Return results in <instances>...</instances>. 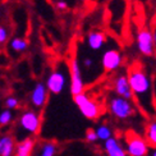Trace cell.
<instances>
[{"instance_id": "obj_1", "label": "cell", "mask_w": 156, "mask_h": 156, "mask_svg": "<svg viewBox=\"0 0 156 156\" xmlns=\"http://www.w3.org/2000/svg\"><path fill=\"white\" fill-rule=\"evenodd\" d=\"M128 80L131 84L133 99L141 109V112L147 116L156 114V105L154 97V81L144 68L134 67L129 69Z\"/></svg>"}, {"instance_id": "obj_2", "label": "cell", "mask_w": 156, "mask_h": 156, "mask_svg": "<svg viewBox=\"0 0 156 156\" xmlns=\"http://www.w3.org/2000/svg\"><path fill=\"white\" fill-rule=\"evenodd\" d=\"M110 114L118 120H127L136 114V106L132 100H127L120 96H112L108 102Z\"/></svg>"}, {"instance_id": "obj_3", "label": "cell", "mask_w": 156, "mask_h": 156, "mask_svg": "<svg viewBox=\"0 0 156 156\" xmlns=\"http://www.w3.org/2000/svg\"><path fill=\"white\" fill-rule=\"evenodd\" d=\"M73 100L84 118H87L90 120H95L100 116V114H101L100 104L95 101L94 99H91L87 94L83 92L81 95H77L73 97Z\"/></svg>"}, {"instance_id": "obj_4", "label": "cell", "mask_w": 156, "mask_h": 156, "mask_svg": "<svg viewBox=\"0 0 156 156\" xmlns=\"http://www.w3.org/2000/svg\"><path fill=\"white\" fill-rule=\"evenodd\" d=\"M124 147L128 156H147L151 148L145 137L133 132L127 133L124 138Z\"/></svg>"}, {"instance_id": "obj_5", "label": "cell", "mask_w": 156, "mask_h": 156, "mask_svg": "<svg viewBox=\"0 0 156 156\" xmlns=\"http://www.w3.org/2000/svg\"><path fill=\"white\" fill-rule=\"evenodd\" d=\"M138 51L145 56H152L155 54V45H154V34L152 30L148 27L141 28L136 37Z\"/></svg>"}, {"instance_id": "obj_6", "label": "cell", "mask_w": 156, "mask_h": 156, "mask_svg": "<svg viewBox=\"0 0 156 156\" xmlns=\"http://www.w3.org/2000/svg\"><path fill=\"white\" fill-rule=\"evenodd\" d=\"M18 124L23 132L28 134H37L41 126L40 115L36 112H34V110H26L19 116Z\"/></svg>"}, {"instance_id": "obj_7", "label": "cell", "mask_w": 156, "mask_h": 156, "mask_svg": "<svg viewBox=\"0 0 156 156\" xmlns=\"http://www.w3.org/2000/svg\"><path fill=\"white\" fill-rule=\"evenodd\" d=\"M123 64V55L119 49L109 48L101 55V66L105 72H114L118 70Z\"/></svg>"}, {"instance_id": "obj_8", "label": "cell", "mask_w": 156, "mask_h": 156, "mask_svg": "<svg viewBox=\"0 0 156 156\" xmlns=\"http://www.w3.org/2000/svg\"><path fill=\"white\" fill-rule=\"evenodd\" d=\"M69 72H70V94L74 97L84 92V82H83L80 63H78L77 59H73L70 62Z\"/></svg>"}, {"instance_id": "obj_9", "label": "cell", "mask_w": 156, "mask_h": 156, "mask_svg": "<svg viewBox=\"0 0 156 156\" xmlns=\"http://www.w3.org/2000/svg\"><path fill=\"white\" fill-rule=\"evenodd\" d=\"M46 87L48 91L54 95L60 94L62 91L66 88V84H67V76L66 72L59 68V69H55L54 72H51L46 80Z\"/></svg>"}, {"instance_id": "obj_10", "label": "cell", "mask_w": 156, "mask_h": 156, "mask_svg": "<svg viewBox=\"0 0 156 156\" xmlns=\"http://www.w3.org/2000/svg\"><path fill=\"white\" fill-rule=\"evenodd\" d=\"M113 88L116 96L124 97L127 100H133V92L128 80V74H118L114 78Z\"/></svg>"}, {"instance_id": "obj_11", "label": "cell", "mask_w": 156, "mask_h": 156, "mask_svg": "<svg viewBox=\"0 0 156 156\" xmlns=\"http://www.w3.org/2000/svg\"><path fill=\"white\" fill-rule=\"evenodd\" d=\"M48 87L46 84L42 83V82H37L35 84L34 90L30 95V101L31 104L37 109H41L45 106V104L48 101Z\"/></svg>"}, {"instance_id": "obj_12", "label": "cell", "mask_w": 156, "mask_h": 156, "mask_svg": "<svg viewBox=\"0 0 156 156\" xmlns=\"http://www.w3.org/2000/svg\"><path fill=\"white\" fill-rule=\"evenodd\" d=\"M104 150H105L106 156H128L126 147L115 137H112L106 142H104Z\"/></svg>"}, {"instance_id": "obj_13", "label": "cell", "mask_w": 156, "mask_h": 156, "mask_svg": "<svg viewBox=\"0 0 156 156\" xmlns=\"http://www.w3.org/2000/svg\"><path fill=\"white\" fill-rule=\"evenodd\" d=\"M106 42V36L101 31H92L87 36V45L91 50H100Z\"/></svg>"}, {"instance_id": "obj_14", "label": "cell", "mask_w": 156, "mask_h": 156, "mask_svg": "<svg viewBox=\"0 0 156 156\" xmlns=\"http://www.w3.org/2000/svg\"><path fill=\"white\" fill-rule=\"evenodd\" d=\"M35 148V140L32 137H26L16 145L14 156H31Z\"/></svg>"}, {"instance_id": "obj_15", "label": "cell", "mask_w": 156, "mask_h": 156, "mask_svg": "<svg viewBox=\"0 0 156 156\" xmlns=\"http://www.w3.org/2000/svg\"><path fill=\"white\" fill-rule=\"evenodd\" d=\"M16 151L14 138L10 134L0 136V156H12Z\"/></svg>"}, {"instance_id": "obj_16", "label": "cell", "mask_w": 156, "mask_h": 156, "mask_svg": "<svg viewBox=\"0 0 156 156\" xmlns=\"http://www.w3.org/2000/svg\"><path fill=\"white\" fill-rule=\"evenodd\" d=\"M145 138L150 147H156V120H152L147 124L145 131Z\"/></svg>"}, {"instance_id": "obj_17", "label": "cell", "mask_w": 156, "mask_h": 156, "mask_svg": "<svg viewBox=\"0 0 156 156\" xmlns=\"http://www.w3.org/2000/svg\"><path fill=\"white\" fill-rule=\"evenodd\" d=\"M96 133H97V137H99V141L102 142H106L108 140H110L113 137V131L108 124H100L96 127Z\"/></svg>"}, {"instance_id": "obj_18", "label": "cell", "mask_w": 156, "mask_h": 156, "mask_svg": "<svg viewBox=\"0 0 156 156\" xmlns=\"http://www.w3.org/2000/svg\"><path fill=\"white\" fill-rule=\"evenodd\" d=\"M10 49L14 51H24L28 46V42L22 37H14L10 40Z\"/></svg>"}, {"instance_id": "obj_19", "label": "cell", "mask_w": 156, "mask_h": 156, "mask_svg": "<svg viewBox=\"0 0 156 156\" xmlns=\"http://www.w3.org/2000/svg\"><path fill=\"white\" fill-rule=\"evenodd\" d=\"M56 154V145L54 142H45L41 145V150L38 156H55Z\"/></svg>"}, {"instance_id": "obj_20", "label": "cell", "mask_w": 156, "mask_h": 156, "mask_svg": "<svg viewBox=\"0 0 156 156\" xmlns=\"http://www.w3.org/2000/svg\"><path fill=\"white\" fill-rule=\"evenodd\" d=\"M12 119H13V113H12V110L5 109V110H3V112L0 113V126H6V124H9V123L12 122Z\"/></svg>"}, {"instance_id": "obj_21", "label": "cell", "mask_w": 156, "mask_h": 156, "mask_svg": "<svg viewBox=\"0 0 156 156\" xmlns=\"http://www.w3.org/2000/svg\"><path fill=\"white\" fill-rule=\"evenodd\" d=\"M4 104H5V108L8 109V110L17 109L19 106V101H18L17 97H14V96H8L5 99V102Z\"/></svg>"}, {"instance_id": "obj_22", "label": "cell", "mask_w": 156, "mask_h": 156, "mask_svg": "<svg viewBox=\"0 0 156 156\" xmlns=\"http://www.w3.org/2000/svg\"><path fill=\"white\" fill-rule=\"evenodd\" d=\"M86 141L90 142V144H95L96 141H99V137H97V133L95 129H88L86 132Z\"/></svg>"}, {"instance_id": "obj_23", "label": "cell", "mask_w": 156, "mask_h": 156, "mask_svg": "<svg viewBox=\"0 0 156 156\" xmlns=\"http://www.w3.org/2000/svg\"><path fill=\"white\" fill-rule=\"evenodd\" d=\"M6 40H8V31L5 27L0 26V44H4Z\"/></svg>"}, {"instance_id": "obj_24", "label": "cell", "mask_w": 156, "mask_h": 156, "mask_svg": "<svg viewBox=\"0 0 156 156\" xmlns=\"http://www.w3.org/2000/svg\"><path fill=\"white\" fill-rule=\"evenodd\" d=\"M82 64H83V67H84V68L90 69L91 67L94 66V59H91V58H84V59L82 60Z\"/></svg>"}, {"instance_id": "obj_25", "label": "cell", "mask_w": 156, "mask_h": 156, "mask_svg": "<svg viewBox=\"0 0 156 156\" xmlns=\"http://www.w3.org/2000/svg\"><path fill=\"white\" fill-rule=\"evenodd\" d=\"M56 8H58V9H60V10H64V9H67V8H68V4L64 2V0H59V2L56 3Z\"/></svg>"}, {"instance_id": "obj_26", "label": "cell", "mask_w": 156, "mask_h": 156, "mask_svg": "<svg viewBox=\"0 0 156 156\" xmlns=\"http://www.w3.org/2000/svg\"><path fill=\"white\" fill-rule=\"evenodd\" d=\"M152 34H154V45H155V53H156V22H155V27L152 30Z\"/></svg>"}, {"instance_id": "obj_27", "label": "cell", "mask_w": 156, "mask_h": 156, "mask_svg": "<svg viewBox=\"0 0 156 156\" xmlns=\"http://www.w3.org/2000/svg\"><path fill=\"white\" fill-rule=\"evenodd\" d=\"M147 156H156V147H151L150 151H148Z\"/></svg>"}]
</instances>
